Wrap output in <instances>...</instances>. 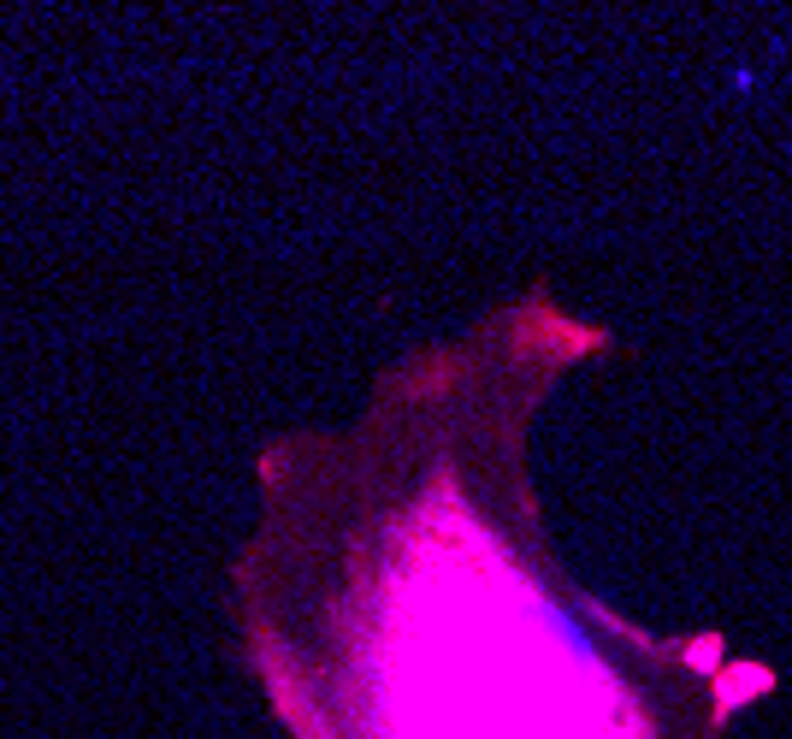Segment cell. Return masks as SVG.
<instances>
[{"label": "cell", "instance_id": "6da1fadb", "mask_svg": "<svg viewBox=\"0 0 792 739\" xmlns=\"http://www.w3.org/2000/svg\"><path fill=\"white\" fill-rule=\"evenodd\" d=\"M550 296L415 350L332 433L261 456L237 610L290 739H716L728 686L562 574L527 468L592 355Z\"/></svg>", "mask_w": 792, "mask_h": 739}]
</instances>
